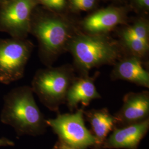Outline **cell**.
<instances>
[{"mask_svg":"<svg viewBox=\"0 0 149 149\" xmlns=\"http://www.w3.org/2000/svg\"><path fill=\"white\" fill-rule=\"evenodd\" d=\"M29 86L12 89L3 97L0 120L10 125L18 135H37L48 127L46 120L35 101Z\"/></svg>","mask_w":149,"mask_h":149,"instance_id":"1","label":"cell"},{"mask_svg":"<svg viewBox=\"0 0 149 149\" xmlns=\"http://www.w3.org/2000/svg\"><path fill=\"white\" fill-rule=\"evenodd\" d=\"M75 77L71 71L65 68L42 70L35 74L31 87L44 106L58 112Z\"/></svg>","mask_w":149,"mask_h":149,"instance_id":"2","label":"cell"},{"mask_svg":"<svg viewBox=\"0 0 149 149\" xmlns=\"http://www.w3.org/2000/svg\"><path fill=\"white\" fill-rule=\"evenodd\" d=\"M70 48L84 76L92 68L114 62L119 56L117 47L102 38L80 37L72 43Z\"/></svg>","mask_w":149,"mask_h":149,"instance_id":"3","label":"cell"},{"mask_svg":"<svg viewBox=\"0 0 149 149\" xmlns=\"http://www.w3.org/2000/svg\"><path fill=\"white\" fill-rule=\"evenodd\" d=\"M84 112L83 109H80L74 113L59 114L56 117L47 119L46 122L62 143L76 149H85L98 144L94 135L86 127Z\"/></svg>","mask_w":149,"mask_h":149,"instance_id":"4","label":"cell"},{"mask_svg":"<svg viewBox=\"0 0 149 149\" xmlns=\"http://www.w3.org/2000/svg\"><path fill=\"white\" fill-rule=\"evenodd\" d=\"M29 53V45L23 42L0 43V83L9 85L21 79Z\"/></svg>","mask_w":149,"mask_h":149,"instance_id":"5","label":"cell"},{"mask_svg":"<svg viewBox=\"0 0 149 149\" xmlns=\"http://www.w3.org/2000/svg\"><path fill=\"white\" fill-rule=\"evenodd\" d=\"M148 91L130 92L123 98L121 109L114 116L117 124L127 126L149 118Z\"/></svg>","mask_w":149,"mask_h":149,"instance_id":"6","label":"cell"},{"mask_svg":"<svg viewBox=\"0 0 149 149\" xmlns=\"http://www.w3.org/2000/svg\"><path fill=\"white\" fill-rule=\"evenodd\" d=\"M64 23L49 19L40 23L37 33L45 53L49 56L59 53L68 40V33Z\"/></svg>","mask_w":149,"mask_h":149,"instance_id":"7","label":"cell"},{"mask_svg":"<svg viewBox=\"0 0 149 149\" xmlns=\"http://www.w3.org/2000/svg\"><path fill=\"white\" fill-rule=\"evenodd\" d=\"M149 118L140 122L116 128L105 143V147L111 149H135L147 133Z\"/></svg>","mask_w":149,"mask_h":149,"instance_id":"8","label":"cell"},{"mask_svg":"<svg viewBox=\"0 0 149 149\" xmlns=\"http://www.w3.org/2000/svg\"><path fill=\"white\" fill-rule=\"evenodd\" d=\"M95 80L94 77L87 75L75 77L70 86L65 101L70 111L76 108L79 103L87 106L92 101L101 98L97 91Z\"/></svg>","mask_w":149,"mask_h":149,"instance_id":"9","label":"cell"},{"mask_svg":"<svg viewBox=\"0 0 149 149\" xmlns=\"http://www.w3.org/2000/svg\"><path fill=\"white\" fill-rule=\"evenodd\" d=\"M112 80L127 81L137 85L149 87V73L137 58L125 59L113 70Z\"/></svg>","mask_w":149,"mask_h":149,"instance_id":"10","label":"cell"},{"mask_svg":"<svg viewBox=\"0 0 149 149\" xmlns=\"http://www.w3.org/2000/svg\"><path fill=\"white\" fill-rule=\"evenodd\" d=\"M84 113L90 123L97 144H102L117 124L116 118L106 108L92 109Z\"/></svg>","mask_w":149,"mask_h":149,"instance_id":"11","label":"cell"},{"mask_svg":"<svg viewBox=\"0 0 149 149\" xmlns=\"http://www.w3.org/2000/svg\"><path fill=\"white\" fill-rule=\"evenodd\" d=\"M32 6V0H15L2 12V21L8 27H22L28 19Z\"/></svg>","mask_w":149,"mask_h":149,"instance_id":"12","label":"cell"},{"mask_svg":"<svg viewBox=\"0 0 149 149\" xmlns=\"http://www.w3.org/2000/svg\"><path fill=\"white\" fill-rule=\"evenodd\" d=\"M121 16L114 9L99 11L90 16L85 22L86 28L91 32L98 33L108 30L118 24Z\"/></svg>","mask_w":149,"mask_h":149,"instance_id":"13","label":"cell"},{"mask_svg":"<svg viewBox=\"0 0 149 149\" xmlns=\"http://www.w3.org/2000/svg\"><path fill=\"white\" fill-rule=\"evenodd\" d=\"M124 38L128 48L138 56L144 55L148 50L149 43L134 38L124 36Z\"/></svg>","mask_w":149,"mask_h":149,"instance_id":"14","label":"cell"},{"mask_svg":"<svg viewBox=\"0 0 149 149\" xmlns=\"http://www.w3.org/2000/svg\"><path fill=\"white\" fill-rule=\"evenodd\" d=\"M124 36L134 38L148 43V33L146 27L142 24H138L129 28Z\"/></svg>","mask_w":149,"mask_h":149,"instance_id":"15","label":"cell"},{"mask_svg":"<svg viewBox=\"0 0 149 149\" xmlns=\"http://www.w3.org/2000/svg\"><path fill=\"white\" fill-rule=\"evenodd\" d=\"M96 0H72L74 7L79 10L87 11L95 5Z\"/></svg>","mask_w":149,"mask_h":149,"instance_id":"16","label":"cell"},{"mask_svg":"<svg viewBox=\"0 0 149 149\" xmlns=\"http://www.w3.org/2000/svg\"><path fill=\"white\" fill-rule=\"evenodd\" d=\"M45 5L48 7L59 9L62 8L65 5V0H41Z\"/></svg>","mask_w":149,"mask_h":149,"instance_id":"17","label":"cell"},{"mask_svg":"<svg viewBox=\"0 0 149 149\" xmlns=\"http://www.w3.org/2000/svg\"><path fill=\"white\" fill-rule=\"evenodd\" d=\"M15 145V143L13 141L6 138H0V147H7V146H13Z\"/></svg>","mask_w":149,"mask_h":149,"instance_id":"18","label":"cell"},{"mask_svg":"<svg viewBox=\"0 0 149 149\" xmlns=\"http://www.w3.org/2000/svg\"><path fill=\"white\" fill-rule=\"evenodd\" d=\"M56 149H77L74 148H72V147H71L69 146L66 144H63V143H61L60 144L59 146H58Z\"/></svg>","mask_w":149,"mask_h":149,"instance_id":"19","label":"cell"},{"mask_svg":"<svg viewBox=\"0 0 149 149\" xmlns=\"http://www.w3.org/2000/svg\"><path fill=\"white\" fill-rule=\"evenodd\" d=\"M139 1L145 6L149 7V0H139Z\"/></svg>","mask_w":149,"mask_h":149,"instance_id":"20","label":"cell"},{"mask_svg":"<svg viewBox=\"0 0 149 149\" xmlns=\"http://www.w3.org/2000/svg\"><path fill=\"white\" fill-rule=\"evenodd\" d=\"M56 149V148H55V149Z\"/></svg>","mask_w":149,"mask_h":149,"instance_id":"21","label":"cell"}]
</instances>
